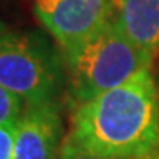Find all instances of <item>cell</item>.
<instances>
[{"label":"cell","mask_w":159,"mask_h":159,"mask_svg":"<svg viewBox=\"0 0 159 159\" xmlns=\"http://www.w3.org/2000/svg\"><path fill=\"white\" fill-rule=\"evenodd\" d=\"M68 136L101 156L159 154V93L151 68L76 104Z\"/></svg>","instance_id":"1"},{"label":"cell","mask_w":159,"mask_h":159,"mask_svg":"<svg viewBox=\"0 0 159 159\" xmlns=\"http://www.w3.org/2000/svg\"><path fill=\"white\" fill-rule=\"evenodd\" d=\"M153 57L154 54L133 44L111 20L76 50L65 55L76 104L151 68Z\"/></svg>","instance_id":"2"},{"label":"cell","mask_w":159,"mask_h":159,"mask_svg":"<svg viewBox=\"0 0 159 159\" xmlns=\"http://www.w3.org/2000/svg\"><path fill=\"white\" fill-rule=\"evenodd\" d=\"M0 84L28 106L49 102L60 84L57 55L39 36L0 23Z\"/></svg>","instance_id":"3"},{"label":"cell","mask_w":159,"mask_h":159,"mask_svg":"<svg viewBox=\"0 0 159 159\" xmlns=\"http://www.w3.org/2000/svg\"><path fill=\"white\" fill-rule=\"evenodd\" d=\"M33 10L68 55L112 20L114 0H34Z\"/></svg>","instance_id":"4"},{"label":"cell","mask_w":159,"mask_h":159,"mask_svg":"<svg viewBox=\"0 0 159 159\" xmlns=\"http://www.w3.org/2000/svg\"><path fill=\"white\" fill-rule=\"evenodd\" d=\"M62 122L57 106L49 101L28 106L15 125V159H59Z\"/></svg>","instance_id":"5"},{"label":"cell","mask_w":159,"mask_h":159,"mask_svg":"<svg viewBox=\"0 0 159 159\" xmlns=\"http://www.w3.org/2000/svg\"><path fill=\"white\" fill-rule=\"evenodd\" d=\"M112 21L138 47L159 50V0H114Z\"/></svg>","instance_id":"6"},{"label":"cell","mask_w":159,"mask_h":159,"mask_svg":"<svg viewBox=\"0 0 159 159\" xmlns=\"http://www.w3.org/2000/svg\"><path fill=\"white\" fill-rule=\"evenodd\" d=\"M25 112V101L0 84V127H15Z\"/></svg>","instance_id":"7"},{"label":"cell","mask_w":159,"mask_h":159,"mask_svg":"<svg viewBox=\"0 0 159 159\" xmlns=\"http://www.w3.org/2000/svg\"><path fill=\"white\" fill-rule=\"evenodd\" d=\"M59 159H159V154L148 156V157H109V156H101V154L93 153V151L84 149L83 146H80L75 140H71L67 135L62 141Z\"/></svg>","instance_id":"8"},{"label":"cell","mask_w":159,"mask_h":159,"mask_svg":"<svg viewBox=\"0 0 159 159\" xmlns=\"http://www.w3.org/2000/svg\"><path fill=\"white\" fill-rule=\"evenodd\" d=\"M13 143H15V127H0V159H15Z\"/></svg>","instance_id":"9"}]
</instances>
